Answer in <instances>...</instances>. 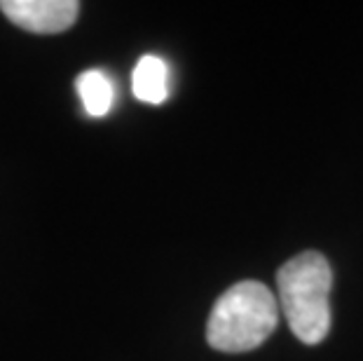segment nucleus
Returning a JSON list of instances; mask_svg holds the SVG:
<instances>
[{"label": "nucleus", "instance_id": "nucleus-1", "mask_svg": "<svg viewBox=\"0 0 363 361\" xmlns=\"http://www.w3.org/2000/svg\"><path fill=\"white\" fill-rule=\"evenodd\" d=\"M279 303L260 282H239L216 301L206 321V340L213 350L242 355L260 348L274 333Z\"/></svg>", "mask_w": 363, "mask_h": 361}, {"label": "nucleus", "instance_id": "nucleus-2", "mask_svg": "<svg viewBox=\"0 0 363 361\" xmlns=\"http://www.w3.org/2000/svg\"><path fill=\"white\" fill-rule=\"evenodd\" d=\"M330 284L333 272L319 251L298 253L277 272V291L284 317L300 343L319 345L328 335Z\"/></svg>", "mask_w": 363, "mask_h": 361}, {"label": "nucleus", "instance_id": "nucleus-3", "mask_svg": "<svg viewBox=\"0 0 363 361\" xmlns=\"http://www.w3.org/2000/svg\"><path fill=\"white\" fill-rule=\"evenodd\" d=\"M0 12L28 33L54 35L68 30L80 14L75 0H0Z\"/></svg>", "mask_w": 363, "mask_h": 361}, {"label": "nucleus", "instance_id": "nucleus-4", "mask_svg": "<svg viewBox=\"0 0 363 361\" xmlns=\"http://www.w3.org/2000/svg\"><path fill=\"white\" fill-rule=\"evenodd\" d=\"M131 89L138 101L160 106L169 96V66L157 55H143L131 73Z\"/></svg>", "mask_w": 363, "mask_h": 361}, {"label": "nucleus", "instance_id": "nucleus-5", "mask_svg": "<svg viewBox=\"0 0 363 361\" xmlns=\"http://www.w3.org/2000/svg\"><path fill=\"white\" fill-rule=\"evenodd\" d=\"M75 87H78L84 111L91 118H104L113 109L115 101L113 80L104 71H99V68H89V71L80 73L78 80H75Z\"/></svg>", "mask_w": 363, "mask_h": 361}]
</instances>
